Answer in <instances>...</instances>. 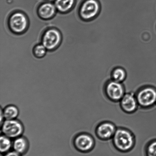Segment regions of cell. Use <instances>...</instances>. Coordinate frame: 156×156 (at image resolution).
Here are the masks:
<instances>
[{
  "label": "cell",
  "mask_w": 156,
  "mask_h": 156,
  "mask_svg": "<svg viewBox=\"0 0 156 156\" xmlns=\"http://www.w3.org/2000/svg\"><path fill=\"white\" fill-rule=\"evenodd\" d=\"M145 156H156V139L148 142L145 148Z\"/></svg>",
  "instance_id": "obj_17"
},
{
  "label": "cell",
  "mask_w": 156,
  "mask_h": 156,
  "mask_svg": "<svg viewBox=\"0 0 156 156\" xmlns=\"http://www.w3.org/2000/svg\"><path fill=\"white\" fill-rule=\"evenodd\" d=\"M127 74L124 69L118 67L115 68L111 72V79L116 82L123 83L126 80Z\"/></svg>",
  "instance_id": "obj_15"
},
{
  "label": "cell",
  "mask_w": 156,
  "mask_h": 156,
  "mask_svg": "<svg viewBox=\"0 0 156 156\" xmlns=\"http://www.w3.org/2000/svg\"><path fill=\"white\" fill-rule=\"evenodd\" d=\"M139 107L147 110L156 105V88L151 85L140 87L135 93Z\"/></svg>",
  "instance_id": "obj_2"
},
{
  "label": "cell",
  "mask_w": 156,
  "mask_h": 156,
  "mask_svg": "<svg viewBox=\"0 0 156 156\" xmlns=\"http://www.w3.org/2000/svg\"><path fill=\"white\" fill-rule=\"evenodd\" d=\"M62 35L56 29H50L44 33L42 38V44L48 50L56 48L62 41Z\"/></svg>",
  "instance_id": "obj_9"
},
{
  "label": "cell",
  "mask_w": 156,
  "mask_h": 156,
  "mask_svg": "<svg viewBox=\"0 0 156 156\" xmlns=\"http://www.w3.org/2000/svg\"><path fill=\"white\" fill-rule=\"evenodd\" d=\"M75 2L76 0H55L54 4L59 12L66 13L72 9Z\"/></svg>",
  "instance_id": "obj_13"
},
{
  "label": "cell",
  "mask_w": 156,
  "mask_h": 156,
  "mask_svg": "<svg viewBox=\"0 0 156 156\" xmlns=\"http://www.w3.org/2000/svg\"><path fill=\"white\" fill-rule=\"evenodd\" d=\"M104 92L107 98L114 103L119 102L126 93L123 83L111 79L104 85Z\"/></svg>",
  "instance_id": "obj_3"
},
{
  "label": "cell",
  "mask_w": 156,
  "mask_h": 156,
  "mask_svg": "<svg viewBox=\"0 0 156 156\" xmlns=\"http://www.w3.org/2000/svg\"><path fill=\"white\" fill-rule=\"evenodd\" d=\"M47 49L42 44H39L34 47V54L38 58L43 57L46 54Z\"/></svg>",
  "instance_id": "obj_18"
},
{
  "label": "cell",
  "mask_w": 156,
  "mask_h": 156,
  "mask_svg": "<svg viewBox=\"0 0 156 156\" xmlns=\"http://www.w3.org/2000/svg\"><path fill=\"white\" fill-rule=\"evenodd\" d=\"M1 126L3 135L11 139L21 136L24 132L22 123L16 119L5 120L1 124Z\"/></svg>",
  "instance_id": "obj_5"
},
{
  "label": "cell",
  "mask_w": 156,
  "mask_h": 156,
  "mask_svg": "<svg viewBox=\"0 0 156 156\" xmlns=\"http://www.w3.org/2000/svg\"><path fill=\"white\" fill-rule=\"evenodd\" d=\"M3 117L5 120L16 119L19 115V111L17 107L14 105H9L2 110Z\"/></svg>",
  "instance_id": "obj_14"
},
{
  "label": "cell",
  "mask_w": 156,
  "mask_h": 156,
  "mask_svg": "<svg viewBox=\"0 0 156 156\" xmlns=\"http://www.w3.org/2000/svg\"><path fill=\"white\" fill-rule=\"evenodd\" d=\"M29 148V142L25 137L21 136L15 139L13 142L12 148L13 151L21 155L27 153Z\"/></svg>",
  "instance_id": "obj_12"
},
{
  "label": "cell",
  "mask_w": 156,
  "mask_h": 156,
  "mask_svg": "<svg viewBox=\"0 0 156 156\" xmlns=\"http://www.w3.org/2000/svg\"><path fill=\"white\" fill-rule=\"evenodd\" d=\"M9 25L10 30L16 34H21L27 30L28 20L24 13L16 12L11 15L9 19Z\"/></svg>",
  "instance_id": "obj_8"
},
{
  "label": "cell",
  "mask_w": 156,
  "mask_h": 156,
  "mask_svg": "<svg viewBox=\"0 0 156 156\" xmlns=\"http://www.w3.org/2000/svg\"><path fill=\"white\" fill-rule=\"evenodd\" d=\"M3 156H22L17 153L15 152L14 151H10L4 154H3Z\"/></svg>",
  "instance_id": "obj_19"
},
{
  "label": "cell",
  "mask_w": 156,
  "mask_h": 156,
  "mask_svg": "<svg viewBox=\"0 0 156 156\" xmlns=\"http://www.w3.org/2000/svg\"></svg>",
  "instance_id": "obj_20"
},
{
  "label": "cell",
  "mask_w": 156,
  "mask_h": 156,
  "mask_svg": "<svg viewBox=\"0 0 156 156\" xmlns=\"http://www.w3.org/2000/svg\"><path fill=\"white\" fill-rule=\"evenodd\" d=\"M0 151L1 154H4L10 152L12 148L13 142L11 139L4 135L0 137Z\"/></svg>",
  "instance_id": "obj_16"
},
{
  "label": "cell",
  "mask_w": 156,
  "mask_h": 156,
  "mask_svg": "<svg viewBox=\"0 0 156 156\" xmlns=\"http://www.w3.org/2000/svg\"><path fill=\"white\" fill-rule=\"evenodd\" d=\"M115 149L121 153L131 152L135 147L136 137L130 130L123 127H118L112 139Z\"/></svg>",
  "instance_id": "obj_1"
},
{
  "label": "cell",
  "mask_w": 156,
  "mask_h": 156,
  "mask_svg": "<svg viewBox=\"0 0 156 156\" xmlns=\"http://www.w3.org/2000/svg\"><path fill=\"white\" fill-rule=\"evenodd\" d=\"M101 9L98 0H83L79 7L80 17L84 21L91 20L99 15Z\"/></svg>",
  "instance_id": "obj_4"
},
{
  "label": "cell",
  "mask_w": 156,
  "mask_h": 156,
  "mask_svg": "<svg viewBox=\"0 0 156 156\" xmlns=\"http://www.w3.org/2000/svg\"><path fill=\"white\" fill-rule=\"evenodd\" d=\"M73 143L76 149L82 153L91 152L95 146V141L92 136L85 132L81 133L76 136Z\"/></svg>",
  "instance_id": "obj_6"
},
{
  "label": "cell",
  "mask_w": 156,
  "mask_h": 156,
  "mask_svg": "<svg viewBox=\"0 0 156 156\" xmlns=\"http://www.w3.org/2000/svg\"><path fill=\"white\" fill-rule=\"evenodd\" d=\"M119 103L121 109L126 114H134L139 107L135 93L134 92L126 93Z\"/></svg>",
  "instance_id": "obj_10"
},
{
  "label": "cell",
  "mask_w": 156,
  "mask_h": 156,
  "mask_svg": "<svg viewBox=\"0 0 156 156\" xmlns=\"http://www.w3.org/2000/svg\"><path fill=\"white\" fill-rule=\"evenodd\" d=\"M117 128L112 122L105 121L99 123L95 129V134L102 141L111 140L115 134Z\"/></svg>",
  "instance_id": "obj_7"
},
{
  "label": "cell",
  "mask_w": 156,
  "mask_h": 156,
  "mask_svg": "<svg viewBox=\"0 0 156 156\" xmlns=\"http://www.w3.org/2000/svg\"><path fill=\"white\" fill-rule=\"evenodd\" d=\"M56 9L55 5L53 3H44L38 8V14L43 19H49L55 14Z\"/></svg>",
  "instance_id": "obj_11"
}]
</instances>
